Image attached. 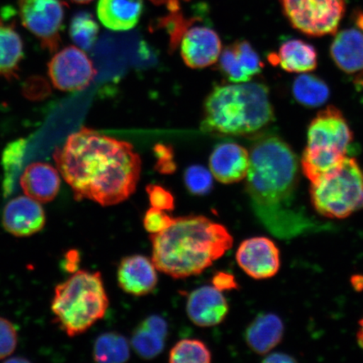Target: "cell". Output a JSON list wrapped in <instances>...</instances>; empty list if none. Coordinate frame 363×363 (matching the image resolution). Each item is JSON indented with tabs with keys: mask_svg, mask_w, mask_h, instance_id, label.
I'll return each instance as SVG.
<instances>
[{
	"mask_svg": "<svg viewBox=\"0 0 363 363\" xmlns=\"http://www.w3.org/2000/svg\"><path fill=\"white\" fill-rule=\"evenodd\" d=\"M18 344L17 330L11 322L0 317V360L10 357Z\"/></svg>",
	"mask_w": 363,
	"mask_h": 363,
	"instance_id": "obj_35",
	"label": "cell"
},
{
	"mask_svg": "<svg viewBox=\"0 0 363 363\" xmlns=\"http://www.w3.org/2000/svg\"><path fill=\"white\" fill-rule=\"evenodd\" d=\"M157 269L179 279L202 274L233 246L226 227L203 216L174 218L162 233L150 235Z\"/></svg>",
	"mask_w": 363,
	"mask_h": 363,
	"instance_id": "obj_3",
	"label": "cell"
},
{
	"mask_svg": "<svg viewBox=\"0 0 363 363\" xmlns=\"http://www.w3.org/2000/svg\"><path fill=\"white\" fill-rule=\"evenodd\" d=\"M250 165L249 152L235 143H223L213 150L210 169L215 179L224 184H233L246 179Z\"/></svg>",
	"mask_w": 363,
	"mask_h": 363,
	"instance_id": "obj_16",
	"label": "cell"
},
{
	"mask_svg": "<svg viewBox=\"0 0 363 363\" xmlns=\"http://www.w3.org/2000/svg\"><path fill=\"white\" fill-rule=\"evenodd\" d=\"M294 28L314 38L335 34L346 11V0H279Z\"/></svg>",
	"mask_w": 363,
	"mask_h": 363,
	"instance_id": "obj_7",
	"label": "cell"
},
{
	"mask_svg": "<svg viewBox=\"0 0 363 363\" xmlns=\"http://www.w3.org/2000/svg\"><path fill=\"white\" fill-rule=\"evenodd\" d=\"M312 206L330 219H345L363 208V170L355 158L311 184Z\"/></svg>",
	"mask_w": 363,
	"mask_h": 363,
	"instance_id": "obj_6",
	"label": "cell"
},
{
	"mask_svg": "<svg viewBox=\"0 0 363 363\" xmlns=\"http://www.w3.org/2000/svg\"><path fill=\"white\" fill-rule=\"evenodd\" d=\"M108 298L99 272L76 271L58 284L52 301L55 322L68 337L87 331L103 319Z\"/></svg>",
	"mask_w": 363,
	"mask_h": 363,
	"instance_id": "obj_5",
	"label": "cell"
},
{
	"mask_svg": "<svg viewBox=\"0 0 363 363\" xmlns=\"http://www.w3.org/2000/svg\"><path fill=\"white\" fill-rule=\"evenodd\" d=\"M357 342L359 346L363 349V318L359 322V329L357 333Z\"/></svg>",
	"mask_w": 363,
	"mask_h": 363,
	"instance_id": "obj_44",
	"label": "cell"
},
{
	"mask_svg": "<svg viewBox=\"0 0 363 363\" xmlns=\"http://www.w3.org/2000/svg\"><path fill=\"white\" fill-rule=\"evenodd\" d=\"M27 143L28 140L26 139H18L7 144L4 150L1 164L4 169V197L11 195L15 188L17 176L21 170Z\"/></svg>",
	"mask_w": 363,
	"mask_h": 363,
	"instance_id": "obj_26",
	"label": "cell"
},
{
	"mask_svg": "<svg viewBox=\"0 0 363 363\" xmlns=\"http://www.w3.org/2000/svg\"><path fill=\"white\" fill-rule=\"evenodd\" d=\"M166 339L140 323L131 335L130 345L143 359L151 360L160 355L165 347Z\"/></svg>",
	"mask_w": 363,
	"mask_h": 363,
	"instance_id": "obj_28",
	"label": "cell"
},
{
	"mask_svg": "<svg viewBox=\"0 0 363 363\" xmlns=\"http://www.w3.org/2000/svg\"><path fill=\"white\" fill-rule=\"evenodd\" d=\"M20 185L26 196L40 203L57 197L61 187L59 171L45 162L31 163L22 172Z\"/></svg>",
	"mask_w": 363,
	"mask_h": 363,
	"instance_id": "obj_17",
	"label": "cell"
},
{
	"mask_svg": "<svg viewBox=\"0 0 363 363\" xmlns=\"http://www.w3.org/2000/svg\"><path fill=\"white\" fill-rule=\"evenodd\" d=\"M269 61L284 70L306 74L317 67V52L312 45L301 40H290L281 45L278 53L271 54Z\"/></svg>",
	"mask_w": 363,
	"mask_h": 363,
	"instance_id": "obj_21",
	"label": "cell"
},
{
	"mask_svg": "<svg viewBox=\"0 0 363 363\" xmlns=\"http://www.w3.org/2000/svg\"><path fill=\"white\" fill-rule=\"evenodd\" d=\"M211 360L210 349L197 339L181 340L169 352V362L172 363H208Z\"/></svg>",
	"mask_w": 363,
	"mask_h": 363,
	"instance_id": "obj_29",
	"label": "cell"
},
{
	"mask_svg": "<svg viewBox=\"0 0 363 363\" xmlns=\"http://www.w3.org/2000/svg\"><path fill=\"white\" fill-rule=\"evenodd\" d=\"M269 89L253 82L217 85L203 106L201 129L223 135L257 133L274 121Z\"/></svg>",
	"mask_w": 363,
	"mask_h": 363,
	"instance_id": "obj_4",
	"label": "cell"
},
{
	"mask_svg": "<svg viewBox=\"0 0 363 363\" xmlns=\"http://www.w3.org/2000/svg\"><path fill=\"white\" fill-rule=\"evenodd\" d=\"M157 267L143 255L122 258L117 271L118 284L124 292L145 296L154 291L158 283Z\"/></svg>",
	"mask_w": 363,
	"mask_h": 363,
	"instance_id": "obj_15",
	"label": "cell"
},
{
	"mask_svg": "<svg viewBox=\"0 0 363 363\" xmlns=\"http://www.w3.org/2000/svg\"><path fill=\"white\" fill-rule=\"evenodd\" d=\"M76 201L116 206L134 194L142 161L133 145L82 127L53 153Z\"/></svg>",
	"mask_w": 363,
	"mask_h": 363,
	"instance_id": "obj_1",
	"label": "cell"
},
{
	"mask_svg": "<svg viewBox=\"0 0 363 363\" xmlns=\"http://www.w3.org/2000/svg\"><path fill=\"white\" fill-rule=\"evenodd\" d=\"M79 263V254L77 251L67 252L66 256V269L71 272H76Z\"/></svg>",
	"mask_w": 363,
	"mask_h": 363,
	"instance_id": "obj_41",
	"label": "cell"
},
{
	"mask_svg": "<svg viewBox=\"0 0 363 363\" xmlns=\"http://www.w3.org/2000/svg\"><path fill=\"white\" fill-rule=\"evenodd\" d=\"M218 68L224 74L225 78L233 83H246L251 79L245 74L243 68L239 62L237 52L233 45L226 47L220 53L218 59Z\"/></svg>",
	"mask_w": 363,
	"mask_h": 363,
	"instance_id": "obj_32",
	"label": "cell"
},
{
	"mask_svg": "<svg viewBox=\"0 0 363 363\" xmlns=\"http://www.w3.org/2000/svg\"><path fill=\"white\" fill-rule=\"evenodd\" d=\"M144 10L143 0H99V20L107 28L124 31L138 25Z\"/></svg>",
	"mask_w": 363,
	"mask_h": 363,
	"instance_id": "obj_19",
	"label": "cell"
},
{
	"mask_svg": "<svg viewBox=\"0 0 363 363\" xmlns=\"http://www.w3.org/2000/svg\"><path fill=\"white\" fill-rule=\"evenodd\" d=\"M180 9V8H179ZM178 10L169 11V15L162 17L158 21V27H162L167 30L170 35V48L176 49L186 30L195 22L201 20V18L194 16L185 18L183 13H179Z\"/></svg>",
	"mask_w": 363,
	"mask_h": 363,
	"instance_id": "obj_30",
	"label": "cell"
},
{
	"mask_svg": "<svg viewBox=\"0 0 363 363\" xmlns=\"http://www.w3.org/2000/svg\"><path fill=\"white\" fill-rule=\"evenodd\" d=\"M48 74L57 89L75 92L88 88L97 72L84 50L71 45L52 57L48 63Z\"/></svg>",
	"mask_w": 363,
	"mask_h": 363,
	"instance_id": "obj_9",
	"label": "cell"
},
{
	"mask_svg": "<svg viewBox=\"0 0 363 363\" xmlns=\"http://www.w3.org/2000/svg\"><path fill=\"white\" fill-rule=\"evenodd\" d=\"M357 83L363 87V75H361L360 77H358L357 79Z\"/></svg>",
	"mask_w": 363,
	"mask_h": 363,
	"instance_id": "obj_46",
	"label": "cell"
},
{
	"mask_svg": "<svg viewBox=\"0 0 363 363\" xmlns=\"http://www.w3.org/2000/svg\"><path fill=\"white\" fill-rule=\"evenodd\" d=\"M142 324L165 339H167V335H169V325H167V322L164 320V318L162 316H148L142 322Z\"/></svg>",
	"mask_w": 363,
	"mask_h": 363,
	"instance_id": "obj_39",
	"label": "cell"
},
{
	"mask_svg": "<svg viewBox=\"0 0 363 363\" xmlns=\"http://www.w3.org/2000/svg\"><path fill=\"white\" fill-rule=\"evenodd\" d=\"M353 20L363 33V9H358L353 13Z\"/></svg>",
	"mask_w": 363,
	"mask_h": 363,
	"instance_id": "obj_43",
	"label": "cell"
},
{
	"mask_svg": "<svg viewBox=\"0 0 363 363\" xmlns=\"http://www.w3.org/2000/svg\"><path fill=\"white\" fill-rule=\"evenodd\" d=\"M24 57V45L15 26L0 21V79L18 78Z\"/></svg>",
	"mask_w": 363,
	"mask_h": 363,
	"instance_id": "obj_22",
	"label": "cell"
},
{
	"mask_svg": "<svg viewBox=\"0 0 363 363\" xmlns=\"http://www.w3.org/2000/svg\"><path fill=\"white\" fill-rule=\"evenodd\" d=\"M292 91L295 99L306 107L323 106L330 97L328 84L318 77L307 72L294 79Z\"/></svg>",
	"mask_w": 363,
	"mask_h": 363,
	"instance_id": "obj_25",
	"label": "cell"
},
{
	"mask_svg": "<svg viewBox=\"0 0 363 363\" xmlns=\"http://www.w3.org/2000/svg\"><path fill=\"white\" fill-rule=\"evenodd\" d=\"M93 356L97 362H125L130 356L128 340L123 335L113 331L103 333L95 340Z\"/></svg>",
	"mask_w": 363,
	"mask_h": 363,
	"instance_id": "obj_24",
	"label": "cell"
},
{
	"mask_svg": "<svg viewBox=\"0 0 363 363\" xmlns=\"http://www.w3.org/2000/svg\"><path fill=\"white\" fill-rule=\"evenodd\" d=\"M72 2H75L77 4H89L90 2H92L93 0H72Z\"/></svg>",
	"mask_w": 363,
	"mask_h": 363,
	"instance_id": "obj_45",
	"label": "cell"
},
{
	"mask_svg": "<svg viewBox=\"0 0 363 363\" xmlns=\"http://www.w3.org/2000/svg\"><path fill=\"white\" fill-rule=\"evenodd\" d=\"M66 6L62 0H18L22 25L50 52H57L61 44Z\"/></svg>",
	"mask_w": 363,
	"mask_h": 363,
	"instance_id": "obj_8",
	"label": "cell"
},
{
	"mask_svg": "<svg viewBox=\"0 0 363 363\" xmlns=\"http://www.w3.org/2000/svg\"><path fill=\"white\" fill-rule=\"evenodd\" d=\"M154 4L157 6H162L165 4L169 11L177 10L180 8V0H150ZM184 1H188V0H184Z\"/></svg>",
	"mask_w": 363,
	"mask_h": 363,
	"instance_id": "obj_42",
	"label": "cell"
},
{
	"mask_svg": "<svg viewBox=\"0 0 363 363\" xmlns=\"http://www.w3.org/2000/svg\"><path fill=\"white\" fill-rule=\"evenodd\" d=\"M352 139V131L343 113L337 108L330 106L318 113L311 122L307 147L347 153Z\"/></svg>",
	"mask_w": 363,
	"mask_h": 363,
	"instance_id": "obj_10",
	"label": "cell"
},
{
	"mask_svg": "<svg viewBox=\"0 0 363 363\" xmlns=\"http://www.w3.org/2000/svg\"><path fill=\"white\" fill-rule=\"evenodd\" d=\"M2 224L16 238L30 237L44 228L45 214L40 203L28 196L11 199L4 208Z\"/></svg>",
	"mask_w": 363,
	"mask_h": 363,
	"instance_id": "obj_13",
	"label": "cell"
},
{
	"mask_svg": "<svg viewBox=\"0 0 363 363\" xmlns=\"http://www.w3.org/2000/svg\"><path fill=\"white\" fill-rule=\"evenodd\" d=\"M179 45L185 65L195 69L214 65L222 51L219 35L207 26H190L182 35Z\"/></svg>",
	"mask_w": 363,
	"mask_h": 363,
	"instance_id": "obj_12",
	"label": "cell"
},
{
	"mask_svg": "<svg viewBox=\"0 0 363 363\" xmlns=\"http://www.w3.org/2000/svg\"><path fill=\"white\" fill-rule=\"evenodd\" d=\"M174 221V218L167 214V211L151 207L144 216L143 225L150 234H158L169 228Z\"/></svg>",
	"mask_w": 363,
	"mask_h": 363,
	"instance_id": "obj_34",
	"label": "cell"
},
{
	"mask_svg": "<svg viewBox=\"0 0 363 363\" xmlns=\"http://www.w3.org/2000/svg\"><path fill=\"white\" fill-rule=\"evenodd\" d=\"M246 191L254 214L265 228L287 239L315 225L293 207L298 184V161L278 135H265L252 144Z\"/></svg>",
	"mask_w": 363,
	"mask_h": 363,
	"instance_id": "obj_2",
	"label": "cell"
},
{
	"mask_svg": "<svg viewBox=\"0 0 363 363\" xmlns=\"http://www.w3.org/2000/svg\"><path fill=\"white\" fill-rule=\"evenodd\" d=\"M346 154L335 150L306 147L301 160L303 174L311 184L314 183L337 169L347 157Z\"/></svg>",
	"mask_w": 363,
	"mask_h": 363,
	"instance_id": "obj_23",
	"label": "cell"
},
{
	"mask_svg": "<svg viewBox=\"0 0 363 363\" xmlns=\"http://www.w3.org/2000/svg\"><path fill=\"white\" fill-rule=\"evenodd\" d=\"M233 45L245 74L251 79L253 76L260 74L264 65L252 45L245 40H237Z\"/></svg>",
	"mask_w": 363,
	"mask_h": 363,
	"instance_id": "obj_33",
	"label": "cell"
},
{
	"mask_svg": "<svg viewBox=\"0 0 363 363\" xmlns=\"http://www.w3.org/2000/svg\"><path fill=\"white\" fill-rule=\"evenodd\" d=\"M229 303L214 286H203L189 294L186 305L189 320L201 328L222 323L229 313Z\"/></svg>",
	"mask_w": 363,
	"mask_h": 363,
	"instance_id": "obj_14",
	"label": "cell"
},
{
	"mask_svg": "<svg viewBox=\"0 0 363 363\" xmlns=\"http://www.w3.org/2000/svg\"><path fill=\"white\" fill-rule=\"evenodd\" d=\"M155 153L157 158L155 169L162 174H174L177 167L172 149L164 145L159 144L155 147Z\"/></svg>",
	"mask_w": 363,
	"mask_h": 363,
	"instance_id": "obj_37",
	"label": "cell"
},
{
	"mask_svg": "<svg viewBox=\"0 0 363 363\" xmlns=\"http://www.w3.org/2000/svg\"><path fill=\"white\" fill-rule=\"evenodd\" d=\"M146 190L152 207L164 211L174 210L175 199L169 190L157 184H149Z\"/></svg>",
	"mask_w": 363,
	"mask_h": 363,
	"instance_id": "obj_36",
	"label": "cell"
},
{
	"mask_svg": "<svg viewBox=\"0 0 363 363\" xmlns=\"http://www.w3.org/2000/svg\"><path fill=\"white\" fill-rule=\"evenodd\" d=\"M212 286L220 290L221 292L230 291V290L238 289L239 285L233 274L226 272H217L213 276L211 280Z\"/></svg>",
	"mask_w": 363,
	"mask_h": 363,
	"instance_id": "obj_38",
	"label": "cell"
},
{
	"mask_svg": "<svg viewBox=\"0 0 363 363\" xmlns=\"http://www.w3.org/2000/svg\"><path fill=\"white\" fill-rule=\"evenodd\" d=\"M296 360L291 356L288 355V354L280 353V352H274L269 354L265 357V359L263 360V362H269V363H278V362H295Z\"/></svg>",
	"mask_w": 363,
	"mask_h": 363,
	"instance_id": "obj_40",
	"label": "cell"
},
{
	"mask_svg": "<svg viewBox=\"0 0 363 363\" xmlns=\"http://www.w3.org/2000/svg\"><path fill=\"white\" fill-rule=\"evenodd\" d=\"M184 184L189 192L196 196L211 193L213 189V175L211 171L201 165H193L185 170Z\"/></svg>",
	"mask_w": 363,
	"mask_h": 363,
	"instance_id": "obj_31",
	"label": "cell"
},
{
	"mask_svg": "<svg viewBox=\"0 0 363 363\" xmlns=\"http://www.w3.org/2000/svg\"><path fill=\"white\" fill-rule=\"evenodd\" d=\"M334 62L347 74L363 70V33L356 29L340 31L330 45Z\"/></svg>",
	"mask_w": 363,
	"mask_h": 363,
	"instance_id": "obj_20",
	"label": "cell"
},
{
	"mask_svg": "<svg viewBox=\"0 0 363 363\" xmlns=\"http://www.w3.org/2000/svg\"><path fill=\"white\" fill-rule=\"evenodd\" d=\"M235 258L240 269L255 279L272 278L280 269V252L274 240L255 237L243 240Z\"/></svg>",
	"mask_w": 363,
	"mask_h": 363,
	"instance_id": "obj_11",
	"label": "cell"
},
{
	"mask_svg": "<svg viewBox=\"0 0 363 363\" xmlns=\"http://www.w3.org/2000/svg\"><path fill=\"white\" fill-rule=\"evenodd\" d=\"M284 333V325L280 317L272 313H263L247 326L244 337L251 350L265 355L278 346Z\"/></svg>",
	"mask_w": 363,
	"mask_h": 363,
	"instance_id": "obj_18",
	"label": "cell"
},
{
	"mask_svg": "<svg viewBox=\"0 0 363 363\" xmlns=\"http://www.w3.org/2000/svg\"><path fill=\"white\" fill-rule=\"evenodd\" d=\"M99 26L92 13L79 11L72 18L69 34L76 45L84 51H89L94 47L99 35Z\"/></svg>",
	"mask_w": 363,
	"mask_h": 363,
	"instance_id": "obj_27",
	"label": "cell"
}]
</instances>
